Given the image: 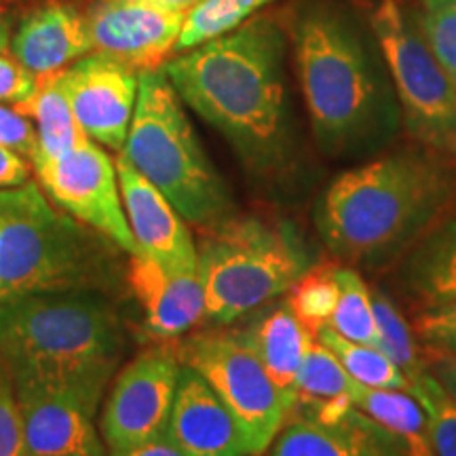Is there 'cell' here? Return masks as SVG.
<instances>
[{
    "mask_svg": "<svg viewBox=\"0 0 456 456\" xmlns=\"http://www.w3.org/2000/svg\"><path fill=\"white\" fill-rule=\"evenodd\" d=\"M285 32L254 15L237 30L182 51L163 64L182 104L224 135L245 167L269 174L289 148Z\"/></svg>",
    "mask_w": 456,
    "mask_h": 456,
    "instance_id": "1",
    "label": "cell"
},
{
    "mask_svg": "<svg viewBox=\"0 0 456 456\" xmlns=\"http://www.w3.org/2000/svg\"><path fill=\"white\" fill-rule=\"evenodd\" d=\"M125 351L123 317L104 289L0 300V362L15 383L64 391L98 414Z\"/></svg>",
    "mask_w": 456,
    "mask_h": 456,
    "instance_id": "2",
    "label": "cell"
},
{
    "mask_svg": "<svg viewBox=\"0 0 456 456\" xmlns=\"http://www.w3.org/2000/svg\"><path fill=\"white\" fill-rule=\"evenodd\" d=\"M456 195L446 159L393 152L336 178L317 208L323 243L346 265L376 266L406 252Z\"/></svg>",
    "mask_w": 456,
    "mask_h": 456,
    "instance_id": "3",
    "label": "cell"
},
{
    "mask_svg": "<svg viewBox=\"0 0 456 456\" xmlns=\"http://www.w3.org/2000/svg\"><path fill=\"white\" fill-rule=\"evenodd\" d=\"M294 53L319 146L342 155L372 142L385 127L389 102L355 21L330 4H313L296 20Z\"/></svg>",
    "mask_w": 456,
    "mask_h": 456,
    "instance_id": "4",
    "label": "cell"
},
{
    "mask_svg": "<svg viewBox=\"0 0 456 456\" xmlns=\"http://www.w3.org/2000/svg\"><path fill=\"white\" fill-rule=\"evenodd\" d=\"M117 245L57 209L37 182L0 188V300L61 289H106Z\"/></svg>",
    "mask_w": 456,
    "mask_h": 456,
    "instance_id": "5",
    "label": "cell"
},
{
    "mask_svg": "<svg viewBox=\"0 0 456 456\" xmlns=\"http://www.w3.org/2000/svg\"><path fill=\"white\" fill-rule=\"evenodd\" d=\"M121 155L191 224L208 228L232 216L231 191L205 155L163 66L138 74V102Z\"/></svg>",
    "mask_w": 456,
    "mask_h": 456,
    "instance_id": "6",
    "label": "cell"
},
{
    "mask_svg": "<svg viewBox=\"0 0 456 456\" xmlns=\"http://www.w3.org/2000/svg\"><path fill=\"white\" fill-rule=\"evenodd\" d=\"M313 266L298 232L283 222L235 214L203 228L197 269L208 319L228 326L288 292Z\"/></svg>",
    "mask_w": 456,
    "mask_h": 456,
    "instance_id": "7",
    "label": "cell"
},
{
    "mask_svg": "<svg viewBox=\"0 0 456 456\" xmlns=\"http://www.w3.org/2000/svg\"><path fill=\"white\" fill-rule=\"evenodd\" d=\"M180 362L208 380L231 410L249 446V456H262L292 412L245 328H205L175 340Z\"/></svg>",
    "mask_w": 456,
    "mask_h": 456,
    "instance_id": "8",
    "label": "cell"
},
{
    "mask_svg": "<svg viewBox=\"0 0 456 456\" xmlns=\"http://www.w3.org/2000/svg\"><path fill=\"white\" fill-rule=\"evenodd\" d=\"M372 28L408 131L433 155L456 161V89L427 47L416 20L395 0H383L372 15Z\"/></svg>",
    "mask_w": 456,
    "mask_h": 456,
    "instance_id": "9",
    "label": "cell"
},
{
    "mask_svg": "<svg viewBox=\"0 0 456 456\" xmlns=\"http://www.w3.org/2000/svg\"><path fill=\"white\" fill-rule=\"evenodd\" d=\"M182 362L175 340L146 346L118 370L108 387L100 419L108 454L167 431Z\"/></svg>",
    "mask_w": 456,
    "mask_h": 456,
    "instance_id": "10",
    "label": "cell"
},
{
    "mask_svg": "<svg viewBox=\"0 0 456 456\" xmlns=\"http://www.w3.org/2000/svg\"><path fill=\"white\" fill-rule=\"evenodd\" d=\"M38 184L66 214L87 224L127 256L138 252L125 216L117 165L94 140L57 159L32 161Z\"/></svg>",
    "mask_w": 456,
    "mask_h": 456,
    "instance_id": "11",
    "label": "cell"
},
{
    "mask_svg": "<svg viewBox=\"0 0 456 456\" xmlns=\"http://www.w3.org/2000/svg\"><path fill=\"white\" fill-rule=\"evenodd\" d=\"M271 456H410L406 442L349 397L296 403Z\"/></svg>",
    "mask_w": 456,
    "mask_h": 456,
    "instance_id": "12",
    "label": "cell"
},
{
    "mask_svg": "<svg viewBox=\"0 0 456 456\" xmlns=\"http://www.w3.org/2000/svg\"><path fill=\"white\" fill-rule=\"evenodd\" d=\"M138 70L104 53H89L60 72L74 117L95 144L121 152L138 102Z\"/></svg>",
    "mask_w": 456,
    "mask_h": 456,
    "instance_id": "13",
    "label": "cell"
},
{
    "mask_svg": "<svg viewBox=\"0 0 456 456\" xmlns=\"http://www.w3.org/2000/svg\"><path fill=\"white\" fill-rule=\"evenodd\" d=\"M85 24L94 53L148 70L175 53L184 15L163 11L140 0H95L85 11Z\"/></svg>",
    "mask_w": 456,
    "mask_h": 456,
    "instance_id": "14",
    "label": "cell"
},
{
    "mask_svg": "<svg viewBox=\"0 0 456 456\" xmlns=\"http://www.w3.org/2000/svg\"><path fill=\"white\" fill-rule=\"evenodd\" d=\"M127 283L155 340H178L208 319L199 269H174L138 249L129 256Z\"/></svg>",
    "mask_w": 456,
    "mask_h": 456,
    "instance_id": "15",
    "label": "cell"
},
{
    "mask_svg": "<svg viewBox=\"0 0 456 456\" xmlns=\"http://www.w3.org/2000/svg\"><path fill=\"white\" fill-rule=\"evenodd\" d=\"M26 456H108L95 414L81 399L34 383H15Z\"/></svg>",
    "mask_w": 456,
    "mask_h": 456,
    "instance_id": "16",
    "label": "cell"
},
{
    "mask_svg": "<svg viewBox=\"0 0 456 456\" xmlns=\"http://www.w3.org/2000/svg\"><path fill=\"white\" fill-rule=\"evenodd\" d=\"M167 433L184 456H249L241 427L201 374L182 363Z\"/></svg>",
    "mask_w": 456,
    "mask_h": 456,
    "instance_id": "17",
    "label": "cell"
},
{
    "mask_svg": "<svg viewBox=\"0 0 456 456\" xmlns=\"http://www.w3.org/2000/svg\"><path fill=\"white\" fill-rule=\"evenodd\" d=\"M114 165L125 216L138 248L174 269H197V243L178 209L121 152Z\"/></svg>",
    "mask_w": 456,
    "mask_h": 456,
    "instance_id": "18",
    "label": "cell"
},
{
    "mask_svg": "<svg viewBox=\"0 0 456 456\" xmlns=\"http://www.w3.org/2000/svg\"><path fill=\"white\" fill-rule=\"evenodd\" d=\"M9 51L37 77H47L94 53V47L83 11L64 0H49L17 21Z\"/></svg>",
    "mask_w": 456,
    "mask_h": 456,
    "instance_id": "19",
    "label": "cell"
},
{
    "mask_svg": "<svg viewBox=\"0 0 456 456\" xmlns=\"http://www.w3.org/2000/svg\"><path fill=\"white\" fill-rule=\"evenodd\" d=\"M245 332L279 393L294 408L298 372L315 340L313 334L298 322L288 302L273 306Z\"/></svg>",
    "mask_w": 456,
    "mask_h": 456,
    "instance_id": "20",
    "label": "cell"
},
{
    "mask_svg": "<svg viewBox=\"0 0 456 456\" xmlns=\"http://www.w3.org/2000/svg\"><path fill=\"white\" fill-rule=\"evenodd\" d=\"M402 279L423 306L456 300V214L444 216L412 245Z\"/></svg>",
    "mask_w": 456,
    "mask_h": 456,
    "instance_id": "21",
    "label": "cell"
},
{
    "mask_svg": "<svg viewBox=\"0 0 456 456\" xmlns=\"http://www.w3.org/2000/svg\"><path fill=\"white\" fill-rule=\"evenodd\" d=\"M21 114L32 118L38 135V148L32 161L38 159H57L72 148L89 140L81 123L74 117L70 102L60 85V72L38 77V87L30 100L13 106Z\"/></svg>",
    "mask_w": 456,
    "mask_h": 456,
    "instance_id": "22",
    "label": "cell"
},
{
    "mask_svg": "<svg viewBox=\"0 0 456 456\" xmlns=\"http://www.w3.org/2000/svg\"><path fill=\"white\" fill-rule=\"evenodd\" d=\"M349 399L387 429L397 433L406 442L410 456H436L429 419L412 393L372 389L353 380Z\"/></svg>",
    "mask_w": 456,
    "mask_h": 456,
    "instance_id": "23",
    "label": "cell"
},
{
    "mask_svg": "<svg viewBox=\"0 0 456 456\" xmlns=\"http://www.w3.org/2000/svg\"><path fill=\"white\" fill-rule=\"evenodd\" d=\"M315 340L322 342L334 353L345 372L353 380L363 387L372 389H393V391H412V385L406 379V374L399 370L383 351L376 346L353 342L349 338H342L332 328H322L315 334Z\"/></svg>",
    "mask_w": 456,
    "mask_h": 456,
    "instance_id": "24",
    "label": "cell"
},
{
    "mask_svg": "<svg viewBox=\"0 0 456 456\" xmlns=\"http://www.w3.org/2000/svg\"><path fill=\"white\" fill-rule=\"evenodd\" d=\"M336 279H338V300L328 328H332L342 338L379 349V326H376L372 292L366 281L355 269L340 265L336 266Z\"/></svg>",
    "mask_w": 456,
    "mask_h": 456,
    "instance_id": "25",
    "label": "cell"
},
{
    "mask_svg": "<svg viewBox=\"0 0 456 456\" xmlns=\"http://www.w3.org/2000/svg\"><path fill=\"white\" fill-rule=\"evenodd\" d=\"M273 0H203L184 15L175 53L237 30Z\"/></svg>",
    "mask_w": 456,
    "mask_h": 456,
    "instance_id": "26",
    "label": "cell"
},
{
    "mask_svg": "<svg viewBox=\"0 0 456 456\" xmlns=\"http://www.w3.org/2000/svg\"><path fill=\"white\" fill-rule=\"evenodd\" d=\"M336 300H338V279L336 265H313L309 271L288 289V306L315 338L322 328H328Z\"/></svg>",
    "mask_w": 456,
    "mask_h": 456,
    "instance_id": "27",
    "label": "cell"
},
{
    "mask_svg": "<svg viewBox=\"0 0 456 456\" xmlns=\"http://www.w3.org/2000/svg\"><path fill=\"white\" fill-rule=\"evenodd\" d=\"M370 292H372L376 326H379V349L406 374L412 385L427 370L425 363L420 362L412 328L408 326V322L389 296L380 289H370Z\"/></svg>",
    "mask_w": 456,
    "mask_h": 456,
    "instance_id": "28",
    "label": "cell"
},
{
    "mask_svg": "<svg viewBox=\"0 0 456 456\" xmlns=\"http://www.w3.org/2000/svg\"><path fill=\"white\" fill-rule=\"evenodd\" d=\"M353 379L345 372L340 362L328 346L313 340L309 353L298 372L296 383V403L300 402H330V399L349 397Z\"/></svg>",
    "mask_w": 456,
    "mask_h": 456,
    "instance_id": "29",
    "label": "cell"
},
{
    "mask_svg": "<svg viewBox=\"0 0 456 456\" xmlns=\"http://www.w3.org/2000/svg\"><path fill=\"white\" fill-rule=\"evenodd\" d=\"M416 26L456 89V0H420Z\"/></svg>",
    "mask_w": 456,
    "mask_h": 456,
    "instance_id": "30",
    "label": "cell"
},
{
    "mask_svg": "<svg viewBox=\"0 0 456 456\" xmlns=\"http://www.w3.org/2000/svg\"><path fill=\"white\" fill-rule=\"evenodd\" d=\"M410 393L419 399L429 419L436 456H456V403L427 370L414 380Z\"/></svg>",
    "mask_w": 456,
    "mask_h": 456,
    "instance_id": "31",
    "label": "cell"
},
{
    "mask_svg": "<svg viewBox=\"0 0 456 456\" xmlns=\"http://www.w3.org/2000/svg\"><path fill=\"white\" fill-rule=\"evenodd\" d=\"M0 456H26L24 420L17 402L15 380L0 362Z\"/></svg>",
    "mask_w": 456,
    "mask_h": 456,
    "instance_id": "32",
    "label": "cell"
},
{
    "mask_svg": "<svg viewBox=\"0 0 456 456\" xmlns=\"http://www.w3.org/2000/svg\"><path fill=\"white\" fill-rule=\"evenodd\" d=\"M416 334L436 353H456V300L425 306L416 317Z\"/></svg>",
    "mask_w": 456,
    "mask_h": 456,
    "instance_id": "33",
    "label": "cell"
},
{
    "mask_svg": "<svg viewBox=\"0 0 456 456\" xmlns=\"http://www.w3.org/2000/svg\"><path fill=\"white\" fill-rule=\"evenodd\" d=\"M38 77L21 64L9 49L0 51V104L20 106L32 98Z\"/></svg>",
    "mask_w": 456,
    "mask_h": 456,
    "instance_id": "34",
    "label": "cell"
},
{
    "mask_svg": "<svg viewBox=\"0 0 456 456\" xmlns=\"http://www.w3.org/2000/svg\"><path fill=\"white\" fill-rule=\"evenodd\" d=\"M0 144L11 148L32 163L38 148V135L32 118L21 114L17 108L0 104Z\"/></svg>",
    "mask_w": 456,
    "mask_h": 456,
    "instance_id": "35",
    "label": "cell"
},
{
    "mask_svg": "<svg viewBox=\"0 0 456 456\" xmlns=\"http://www.w3.org/2000/svg\"><path fill=\"white\" fill-rule=\"evenodd\" d=\"M32 163L17 155L4 144H0V188H13L30 182Z\"/></svg>",
    "mask_w": 456,
    "mask_h": 456,
    "instance_id": "36",
    "label": "cell"
},
{
    "mask_svg": "<svg viewBox=\"0 0 456 456\" xmlns=\"http://www.w3.org/2000/svg\"><path fill=\"white\" fill-rule=\"evenodd\" d=\"M427 372L437 380V385L456 403V353H436Z\"/></svg>",
    "mask_w": 456,
    "mask_h": 456,
    "instance_id": "37",
    "label": "cell"
},
{
    "mask_svg": "<svg viewBox=\"0 0 456 456\" xmlns=\"http://www.w3.org/2000/svg\"><path fill=\"white\" fill-rule=\"evenodd\" d=\"M108 456H184L180 452V448L175 446V442L171 440L167 431L161 436L151 437V440L135 444V446L125 448L121 452H112Z\"/></svg>",
    "mask_w": 456,
    "mask_h": 456,
    "instance_id": "38",
    "label": "cell"
},
{
    "mask_svg": "<svg viewBox=\"0 0 456 456\" xmlns=\"http://www.w3.org/2000/svg\"><path fill=\"white\" fill-rule=\"evenodd\" d=\"M140 3L152 4V7H159L163 11H171V13L186 15L188 11L195 9L199 3H203V0H140Z\"/></svg>",
    "mask_w": 456,
    "mask_h": 456,
    "instance_id": "39",
    "label": "cell"
},
{
    "mask_svg": "<svg viewBox=\"0 0 456 456\" xmlns=\"http://www.w3.org/2000/svg\"><path fill=\"white\" fill-rule=\"evenodd\" d=\"M13 17L7 9L0 7V51L9 49L11 45V34H13Z\"/></svg>",
    "mask_w": 456,
    "mask_h": 456,
    "instance_id": "40",
    "label": "cell"
},
{
    "mask_svg": "<svg viewBox=\"0 0 456 456\" xmlns=\"http://www.w3.org/2000/svg\"><path fill=\"white\" fill-rule=\"evenodd\" d=\"M9 3H13V0H0V7H4V4H9Z\"/></svg>",
    "mask_w": 456,
    "mask_h": 456,
    "instance_id": "41",
    "label": "cell"
},
{
    "mask_svg": "<svg viewBox=\"0 0 456 456\" xmlns=\"http://www.w3.org/2000/svg\"><path fill=\"white\" fill-rule=\"evenodd\" d=\"M30 3H32V0H30ZM37 3H38V4H41V3H49V0H37Z\"/></svg>",
    "mask_w": 456,
    "mask_h": 456,
    "instance_id": "42",
    "label": "cell"
}]
</instances>
